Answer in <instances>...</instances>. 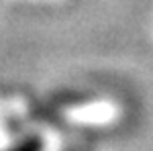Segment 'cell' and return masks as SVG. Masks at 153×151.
I'll return each instance as SVG.
<instances>
[{"instance_id": "1", "label": "cell", "mask_w": 153, "mask_h": 151, "mask_svg": "<svg viewBox=\"0 0 153 151\" xmlns=\"http://www.w3.org/2000/svg\"><path fill=\"white\" fill-rule=\"evenodd\" d=\"M8 151H41V139L39 137H29V139H25L23 143L14 145Z\"/></svg>"}]
</instances>
